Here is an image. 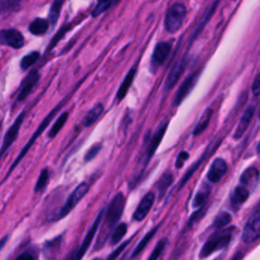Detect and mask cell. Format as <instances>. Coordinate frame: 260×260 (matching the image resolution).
I'll list each match as a JSON object with an SVG mask.
<instances>
[{"label":"cell","instance_id":"obj_1","mask_svg":"<svg viewBox=\"0 0 260 260\" xmlns=\"http://www.w3.org/2000/svg\"><path fill=\"white\" fill-rule=\"evenodd\" d=\"M125 197L123 195V193L118 192L110 201L109 205L106 208V211H104L105 217L103 220V223L101 221L100 223V234L96 240V244L94 249H101L105 242L107 241V239L110 237L114 226L116 225V223L119 221L124 207H125Z\"/></svg>","mask_w":260,"mask_h":260},{"label":"cell","instance_id":"obj_2","mask_svg":"<svg viewBox=\"0 0 260 260\" xmlns=\"http://www.w3.org/2000/svg\"><path fill=\"white\" fill-rule=\"evenodd\" d=\"M219 231L213 233L202 246L199 258H206L210 256L212 253L222 250L229 246L233 239V235L235 233V226H231L229 229H218Z\"/></svg>","mask_w":260,"mask_h":260},{"label":"cell","instance_id":"obj_3","mask_svg":"<svg viewBox=\"0 0 260 260\" xmlns=\"http://www.w3.org/2000/svg\"><path fill=\"white\" fill-rule=\"evenodd\" d=\"M89 188H90V184L87 181L80 183L68 196L65 203L62 205V207L59 209L57 215L55 216V219L58 220V219L66 216L79 203V201L81 199H83L85 194L88 192Z\"/></svg>","mask_w":260,"mask_h":260},{"label":"cell","instance_id":"obj_4","mask_svg":"<svg viewBox=\"0 0 260 260\" xmlns=\"http://www.w3.org/2000/svg\"><path fill=\"white\" fill-rule=\"evenodd\" d=\"M186 17V8L181 3L173 4L167 11L165 17V27L171 32L175 34L182 26Z\"/></svg>","mask_w":260,"mask_h":260},{"label":"cell","instance_id":"obj_5","mask_svg":"<svg viewBox=\"0 0 260 260\" xmlns=\"http://www.w3.org/2000/svg\"><path fill=\"white\" fill-rule=\"evenodd\" d=\"M259 236H260V210L257 205L256 209L250 215L249 219L247 220L244 226L243 234H242V241L247 244L253 243L258 240Z\"/></svg>","mask_w":260,"mask_h":260},{"label":"cell","instance_id":"obj_6","mask_svg":"<svg viewBox=\"0 0 260 260\" xmlns=\"http://www.w3.org/2000/svg\"><path fill=\"white\" fill-rule=\"evenodd\" d=\"M168 128V121H164L159 124V126L157 127V129L155 130V132L153 133V135L149 138V140L146 143V147L143 153V168H145V166H147L148 161L150 160V158L153 156L154 152L156 151L160 141L162 140V137L166 133V130Z\"/></svg>","mask_w":260,"mask_h":260},{"label":"cell","instance_id":"obj_7","mask_svg":"<svg viewBox=\"0 0 260 260\" xmlns=\"http://www.w3.org/2000/svg\"><path fill=\"white\" fill-rule=\"evenodd\" d=\"M60 108H61V105H58L57 107H55V108H54V109H53V110H52V111H51V112L48 114V116H47V117H46V118L43 120V122L41 123V125L39 126V128L37 129V131L34 133V135L30 137L29 141H28V142L25 144V146L23 147V149L21 150V152L19 153V155H18V156H17V158L15 159L14 164H13V165L10 167V169H9V172H8L7 176H8V175L11 173V171H12V170L15 168V166H16V165L19 162V160H20V159H21V158H22V157L25 155V153H26V152H27V150L30 148V146H31V145H32V143L36 141V139H37V138H38V137H39V136H40V135L43 133V131H44L46 128H47V126L49 125V123L51 122V120L53 119V117L55 116V114L58 112V110H59Z\"/></svg>","mask_w":260,"mask_h":260},{"label":"cell","instance_id":"obj_8","mask_svg":"<svg viewBox=\"0 0 260 260\" xmlns=\"http://www.w3.org/2000/svg\"><path fill=\"white\" fill-rule=\"evenodd\" d=\"M200 75V71H195L193 73H191L190 75H188L184 81H182V83L180 84L176 94H175V99H174V103L173 105L179 106L184 100L185 98L190 93V91L193 89L194 85L196 84L198 78Z\"/></svg>","mask_w":260,"mask_h":260},{"label":"cell","instance_id":"obj_9","mask_svg":"<svg viewBox=\"0 0 260 260\" xmlns=\"http://www.w3.org/2000/svg\"><path fill=\"white\" fill-rule=\"evenodd\" d=\"M103 215H104V210L100 211V213H99L98 216L95 217L94 221L92 222L91 226H90L89 230L87 231V233H86V235H85V237H84L82 243L80 244L79 248H78L77 251L75 252V255H74V257H73L74 259H81V258L84 256V254L86 253V251H87L89 245L91 244V242H92V240H93V238H94V236H95V233L98 232V229H99L100 223H101V221H102Z\"/></svg>","mask_w":260,"mask_h":260},{"label":"cell","instance_id":"obj_10","mask_svg":"<svg viewBox=\"0 0 260 260\" xmlns=\"http://www.w3.org/2000/svg\"><path fill=\"white\" fill-rule=\"evenodd\" d=\"M171 49L172 45L169 42H159L156 44L150 59V66L152 71H155L160 65L164 64L170 55Z\"/></svg>","mask_w":260,"mask_h":260},{"label":"cell","instance_id":"obj_11","mask_svg":"<svg viewBox=\"0 0 260 260\" xmlns=\"http://www.w3.org/2000/svg\"><path fill=\"white\" fill-rule=\"evenodd\" d=\"M0 44L9 46L14 49H19L24 44L23 36L14 28L0 30Z\"/></svg>","mask_w":260,"mask_h":260},{"label":"cell","instance_id":"obj_12","mask_svg":"<svg viewBox=\"0 0 260 260\" xmlns=\"http://www.w3.org/2000/svg\"><path fill=\"white\" fill-rule=\"evenodd\" d=\"M154 199H155V194L152 191L147 192L142 197V199L138 203V205L133 213V219L135 221H142L145 218V216L148 214L149 210L151 209V207L154 203Z\"/></svg>","mask_w":260,"mask_h":260},{"label":"cell","instance_id":"obj_13","mask_svg":"<svg viewBox=\"0 0 260 260\" xmlns=\"http://www.w3.org/2000/svg\"><path fill=\"white\" fill-rule=\"evenodd\" d=\"M23 118H24V112H22L18 117L17 119L14 121V123L12 124V126L8 129V131L6 132L5 136H4V139H3V142H2V145H1V148H0V157L4 154V152L8 149V147L11 145V143L15 140V138L17 137V134H18V131L20 129V126L22 124V121H23Z\"/></svg>","mask_w":260,"mask_h":260},{"label":"cell","instance_id":"obj_14","mask_svg":"<svg viewBox=\"0 0 260 260\" xmlns=\"http://www.w3.org/2000/svg\"><path fill=\"white\" fill-rule=\"evenodd\" d=\"M226 171H228V165L225 160L221 157H217L212 161L206 177L209 182L217 183L225 175Z\"/></svg>","mask_w":260,"mask_h":260},{"label":"cell","instance_id":"obj_15","mask_svg":"<svg viewBox=\"0 0 260 260\" xmlns=\"http://www.w3.org/2000/svg\"><path fill=\"white\" fill-rule=\"evenodd\" d=\"M186 66H187V58L184 56L171 69V72L169 73L167 80H166V84H165L166 91H168L174 87V85L177 83V81L179 80V78L181 77L183 72L185 71Z\"/></svg>","mask_w":260,"mask_h":260},{"label":"cell","instance_id":"obj_16","mask_svg":"<svg viewBox=\"0 0 260 260\" xmlns=\"http://www.w3.org/2000/svg\"><path fill=\"white\" fill-rule=\"evenodd\" d=\"M40 78V74L37 70H32L30 71L26 77L23 79L20 88H19V92L17 95V102H21L23 101L32 90V88L37 85L38 81Z\"/></svg>","mask_w":260,"mask_h":260},{"label":"cell","instance_id":"obj_17","mask_svg":"<svg viewBox=\"0 0 260 260\" xmlns=\"http://www.w3.org/2000/svg\"><path fill=\"white\" fill-rule=\"evenodd\" d=\"M254 113H255V106H249L245 111H244V114L242 115L240 121H239V124L236 128V131H235V134H234V139L238 140L240 138H242V136L245 134V132L247 131L252 119H253V116H254Z\"/></svg>","mask_w":260,"mask_h":260},{"label":"cell","instance_id":"obj_18","mask_svg":"<svg viewBox=\"0 0 260 260\" xmlns=\"http://www.w3.org/2000/svg\"><path fill=\"white\" fill-rule=\"evenodd\" d=\"M259 182V171L255 167H251L246 169L242 175L240 176V183L241 185L245 186L249 190L252 188L254 189Z\"/></svg>","mask_w":260,"mask_h":260},{"label":"cell","instance_id":"obj_19","mask_svg":"<svg viewBox=\"0 0 260 260\" xmlns=\"http://www.w3.org/2000/svg\"><path fill=\"white\" fill-rule=\"evenodd\" d=\"M250 196V190L243 185L237 186L231 193L230 201L234 207H238L245 203Z\"/></svg>","mask_w":260,"mask_h":260},{"label":"cell","instance_id":"obj_20","mask_svg":"<svg viewBox=\"0 0 260 260\" xmlns=\"http://www.w3.org/2000/svg\"><path fill=\"white\" fill-rule=\"evenodd\" d=\"M135 73H136V67H133L128 71V73L124 77L121 85L118 88L117 94H116V98H117L118 101H122L126 96V94L128 92V89L130 88V86H131V84L134 80Z\"/></svg>","mask_w":260,"mask_h":260},{"label":"cell","instance_id":"obj_21","mask_svg":"<svg viewBox=\"0 0 260 260\" xmlns=\"http://www.w3.org/2000/svg\"><path fill=\"white\" fill-rule=\"evenodd\" d=\"M104 111V106L99 103L96 105H94L88 112L87 114L84 116V118L82 119V125L84 127H89L91 126L102 115Z\"/></svg>","mask_w":260,"mask_h":260},{"label":"cell","instance_id":"obj_22","mask_svg":"<svg viewBox=\"0 0 260 260\" xmlns=\"http://www.w3.org/2000/svg\"><path fill=\"white\" fill-rule=\"evenodd\" d=\"M212 109L211 108H206L204 110V112L202 113L197 125L195 126L194 130H193V135H200L202 132L205 131V129L208 127L209 122L211 120L212 117Z\"/></svg>","mask_w":260,"mask_h":260},{"label":"cell","instance_id":"obj_23","mask_svg":"<svg viewBox=\"0 0 260 260\" xmlns=\"http://www.w3.org/2000/svg\"><path fill=\"white\" fill-rule=\"evenodd\" d=\"M210 193H211V188L208 185H206V184L202 185L200 187V189L197 191V193H196V195L194 197L193 206L194 207H201V206H203L206 203Z\"/></svg>","mask_w":260,"mask_h":260},{"label":"cell","instance_id":"obj_24","mask_svg":"<svg viewBox=\"0 0 260 260\" xmlns=\"http://www.w3.org/2000/svg\"><path fill=\"white\" fill-rule=\"evenodd\" d=\"M173 174L170 172V171H167L166 173L162 174V176L159 178V180L157 181L156 183V188H157V191H158V195H159V198L164 197L168 188L170 187V185L172 184L173 182Z\"/></svg>","mask_w":260,"mask_h":260},{"label":"cell","instance_id":"obj_25","mask_svg":"<svg viewBox=\"0 0 260 260\" xmlns=\"http://www.w3.org/2000/svg\"><path fill=\"white\" fill-rule=\"evenodd\" d=\"M158 226H159V225L154 226L153 229H151V230L139 241V243H138L137 246L134 248V250H133V252H132V254H131V258L136 257L137 255H139V254L143 251V249L146 247V245L151 241V239H152V237L154 236V234L157 232Z\"/></svg>","mask_w":260,"mask_h":260},{"label":"cell","instance_id":"obj_26","mask_svg":"<svg viewBox=\"0 0 260 260\" xmlns=\"http://www.w3.org/2000/svg\"><path fill=\"white\" fill-rule=\"evenodd\" d=\"M28 28L32 35H36V36L44 35L49 28V21L44 18H36L30 22Z\"/></svg>","mask_w":260,"mask_h":260},{"label":"cell","instance_id":"obj_27","mask_svg":"<svg viewBox=\"0 0 260 260\" xmlns=\"http://www.w3.org/2000/svg\"><path fill=\"white\" fill-rule=\"evenodd\" d=\"M127 234V224L125 222H121L115 226L110 235V244L117 245Z\"/></svg>","mask_w":260,"mask_h":260},{"label":"cell","instance_id":"obj_28","mask_svg":"<svg viewBox=\"0 0 260 260\" xmlns=\"http://www.w3.org/2000/svg\"><path fill=\"white\" fill-rule=\"evenodd\" d=\"M67 119H68V113L67 112H64V113L60 114V116L57 118L56 122L53 124V126L51 127V129L48 133L49 138H54L60 132L62 127L65 125Z\"/></svg>","mask_w":260,"mask_h":260},{"label":"cell","instance_id":"obj_29","mask_svg":"<svg viewBox=\"0 0 260 260\" xmlns=\"http://www.w3.org/2000/svg\"><path fill=\"white\" fill-rule=\"evenodd\" d=\"M232 221V215L228 211H221L219 212L212 222V228L214 229H222L226 226Z\"/></svg>","mask_w":260,"mask_h":260},{"label":"cell","instance_id":"obj_30","mask_svg":"<svg viewBox=\"0 0 260 260\" xmlns=\"http://www.w3.org/2000/svg\"><path fill=\"white\" fill-rule=\"evenodd\" d=\"M39 57H40V53L39 52H31V53H29V54H27V55H25L23 58H22V60H21V62H20V67H21V69L22 70H26V69H28L31 65H34L36 62H37V60L39 59Z\"/></svg>","mask_w":260,"mask_h":260},{"label":"cell","instance_id":"obj_31","mask_svg":"<svg viewBox=\"0 0 260 260\" xmlns=\"http://www.w3.org/2000/svg\"><path fill=\"white\" fill-rule=\"evenodd\" d=\"M65 0H55L52 7H51V10H50V15H49V19L52 23V25H55L56 21L58 20V17H59V14H60V10H61V7H62V4L64 3Z\"/></svg>","mask_w":260,"mask_h":260},{"label":"cell","instance_id":"obj_32","mask_svg":"<svg viewBox=\"0 0 260 260\" xmlns=\"http://www.w3.org/2000/svg\"><path fill=\"white\" fill-rule=\"evenodd\" d=\"M48 181H49V172L47 169H44L40 176H39V179L36 183V187H35V192H40V191H43L47 184H48Z\"/></svg>","mask_w":260,"mask_h":260},{"label":"cell","instance_id":"obj_33","mask_svg":"<svg viewBox=\"0 0 260 260\" xmlns=\"http://www.w3.org/2000/svg\"><path fill=\"white\" fill-rule=\"evenodd\" d=\"M113 2L114 0H98V3L92 10V16L95 17L101 13H103L104 11H106L107 9H109V7L112 5Z\"/></svg>","mask_w":260,"mask_h":260},{"label":"cell","instance_id":"obj_34","mask_svg":"<svg viewBox=\"0 0 260 260\" xmlns=\"http://www.w3.org/2000/svg\"><path fill=\"white\" fill-rule=\"evenodd\" d=\"M206 151H207V149H206ZM206 151L201 155V157L187 171V173L185 174V176L183 177V179H182V181H181V184H180V189L184 186V184L190 179V177L193 175V173L198 169V167H199V165L201 164V161H202V159H204V157H205V154H206Z\"/></svg>","mask_w":260,"mask_h":260},{"label":"cell","instance_id":"obj_35","mask_svg":"<svg viewBox=\"0 0 260 260\" xmlns=\"http://www.w3.org/2000/svg\"><path fill=\"white\" fill-rule=\"evenodd\" d=\"M167 244H168V239H166V238L161 239L160 241H158L156 246H155V248L153 249L152 253L150 254L149 259H157L160 256V254L162 253V251L165 250Z\"/></svg>","mask_w":260,"mask_h":260},{"label":"cell","instance_id":"obj_36","mask_svg":"<svg viewBox=\"0 0 260 260\" xmlns=\"http://www.w3.org/2000/svg\"><path fill=\"white\" fill-rule=\"evenodd\" d=\"M101 149H102V144H94V145H92V146L87 150V152L85 153L84 160H85V161H89V160L93 159V158L98 155V153L101 151Z\"/></svg>","mask_w":260,"mask_h":260},{"label":"cell","instance_id":"obj_37","mask_svg":"<svg viewBox=\"0 0 260 260\" xmlns=\"http://www.w3.org/2000/svg\"><path fill=\"white\" fill-rule=\"evenodd\" d=\"M20 0H0V9L1 10H9L16 6Z\"/></svg>","mask_w":260,"mask_h":260},{"label":"cell","instance_id":"obj_38","mask_svg":"<svg viewBox=\"0 0 260 260\" xmlns=\"http://www.w3.org/2000/svg\"><path fill=\"white\" fill-rule=\"evenodd\" d=\"M189 158V153L187 151H181L179 153V155L177 156V159H176V164H175V167L177 169H181L185 162L186 159Z\"/></svg>","mask_w":260,"mask_h":260},{"label":"cell","instance_id":"obj_39","mask_svg":"<svg viewBox=\"0 0 260 260\" xmlns=\"http://www.w3.org/2000/svg\"><path fill=\"white\" fill-rule=\"evenodd\" d=\"M130 242V240H128V241H126V242H124V243H122L117 249H115L109 256H108V259H114V258H117L118 256H119V254L127 247V245H128V243Z\"/></svg>","mask_w":260,"mask_h":260},{"label":"cell","instance_id":"obj_40","mask_svg":"<svg viewBox=\"0 0 260 260\" xmlns=\"http://www.w3.org/2000/svg\"><path fill=\"white\" fill-rule=\"evenodd\" d=\"M252 92L254 94V96H258L259 92H260V80H259V74H256L255 79L253 81L252 84Z\"/></svg>","mask_w":260,"mask_h":260},{"label":"cell","instance_id":"obj_41","mask_svg":"<svg viewBox=\"0 0 260 260\" xmlns=\"http://www.w3.org/2000/svg\"><path fill=\"white\" fill-rule=\"evenodd\" d=\"M37 256L31 254V252H24L17 256V259H35Z\"/></svg>","mask_w":260,"mask_h":260},{"label":"cell","instance_id":"obj_42","mask_svg":"<svg viewBox=\"0 0 260 260\" xmlns=\"http://www.w3.org/2000/svg\"><path fill=\"white\" fill-rule=\"evenodd\" d=\"M8 239V237H6L5 239H3L1 242H0V249L3 247V245H5V242H6V240Z\"/></svg>","mask_w":260,"mask_h":260},{"label":"cell","instance_id":"obj_43","mask_svg":"<svg viewBox=\"0 0 260 260\" xmlns=\"http://www.w3.org/2000/svg\"><path fill=\"white\" fill-rule=\"evenodd\" d=\"M0 126H1V122H0Z\"/></svg>","mask_w":260,"mask_h":260}]
</instances>
